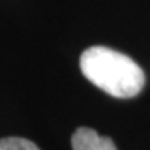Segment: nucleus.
Wrapping results in <instances>:
<instances>
[{"label": "nucleus", "mask_w": 150, "mask_h": 150, "mask_svg": "<svg viewBox=\"0 0 150 150\" xmlns=\"http://www.w3.org/2000/svg\"><path fill=\"white\" fill-rule=\"evenodd\" d=\"M80 69L92 84L115 98H132L146 84V75L135 61L115 49L92 46L81 54Z\"/></svg>", "instance_id": "nucleus-1"}, {"label": "nucleus", "mask_w": 150, "mask_h": 150, "mask_svg": "<svg viewBox=\"0 0 150 150\" xmlns=\"http://www.w3.org/2000/svg\"><path fill=\"white\" fill-rule=\"evenodd\" d=\"M74 150H117L113 141L107 136L98 135L93 129L80 127L72 135Z\"/></svg>", "instance_id": "nucleus-2"}, {"label": "nucleus", "mask_w": 150, "mask_h": 150, "mask_svg": "<svg viewBox=\"0 0 150 150\" xmlns=\"http://www.w3.org/2000/svg\"><path fill=\"white\" fill-rule=\"evenodd\" d=\"M0 150H40L32 141L18 136L0 139Z\"/></svg>", "instance_id": "nucleus-3"}]
</instances>
